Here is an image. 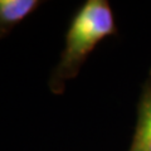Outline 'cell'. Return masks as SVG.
Here are the masks:
<instances>
[{
  "label": "cell",
  "mask_w": 151,
  "mask_h": 151,
  "mask_svg": "<svg viewBox=\"0 0 151 151\" xmlns=\"http://www.w3.org/2000/svg\"><path fill=\"white\" fill-rule=\"evenodd\" d=\"M117 32L113 12L106 0H88L79 8L65 34L59 63L50 74L48 86L60 94L69 79L77 77L87 57L105 38Z\"/></svg>",
  "instance_id": "1"
},
{
  "label": "cell",
  "mask_w": 151,
  "mask_h": 151,
  "mask_svg": "<svg viewBox=\"0 0 151 151\" xmlns=\"http://www.w3.org/2000/svg\"><path fill=\"white\" fill-rule=\"evenodd\" d=\"M40 4L38 0H0V38L6 37Z\"/></svg>",
  "instance_id": "2"
},
{
  "label": "cell",
  "mask_w": 151,
  "mask_h": 151,
  "mask_svg": "<svg viewBox=\"0 0 151 151\" xmlns=\"http://www.w3.org/2000/svg\"><path fill=\"white\" fill-rule=\"evenodd\" d=\"M129 151H151V126L142 120L137 119Z\"/></svg>",
  "instance_id": "3"
},
{
  "label": "cell",
  "mask_w": 151,
  "mask_h": 151,
  "mask_svg": "<svg viewBox=\"0 0 151 151\" xmlns=\"http://www.w3.org/2000/svg\"><path fill=\"white\" fill-rule=\"evenodd\" d=\"M137 119L151 126V84L149 82H146L142 88L137 106Z\"/></svg>",
  "instance_id": "4"
},
{
  "label": "cell",
  "mask_w": 151,
  "mask_h": 151,
  "mask_svg": "<svg viewBox=\"0 0 151 151\" xmlns=\"http://www.w3.org/2000/svg\"><path fill=\"white\" fill-rule=\"evenodd\" d=\"M147 82L151 84V69H150V76H149V79H147Z\"/></svg>",
  "instance_id": "5"
}]
</instances>
